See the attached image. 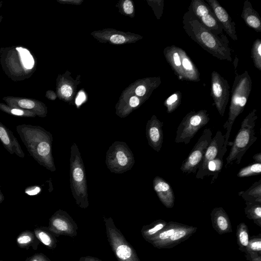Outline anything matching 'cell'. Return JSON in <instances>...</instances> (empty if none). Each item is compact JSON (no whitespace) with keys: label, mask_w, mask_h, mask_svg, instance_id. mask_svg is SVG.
<instances>
[{"label":"cell","mask_w":261,"mask_h":261,"mask_svg":"<svg viewBox=\"0 0 261 261\" xmlns=\"http://www.w3.org/2000/svg\"><path fill=\"white\" fill-rule=\"evenodd\" d=\"M16 241L19 247L28 249L30 247L36 250L37 248L39 240L36 238L34 232L30 230H25L19 234Z\"/></svg>","instance_id":"obj_20"},{"label":"cell","mask_w":261,"mask_h":261,"mask_svg":"<svg viewBox=\"0 0 261 261\" xmlns=\"http://www.w3.org/2000/svg\"><path fill=\"white\" fill-rule=\"evenodd\" d=\"M218 211L219 215L217 218V224L221 229L224 230L228 227L227 220H226L225 216L224 215H222V211L220 208H219Z\"/></svg>","instance_id":"obj_27"},{"label":"cell","mask_w":261,"mask_h":261,"mask_svg":"<svg viewBox=\"0 0 261 261\" xmlns=\"http://www.w3.org/2000/svg\"><path fill=\"white\" fill-rule=\"evenodd\" d=\"M34 232L37 239L49 248H54L55 240L50 233L42 228L34 229Z\"/></svg>","instance_id":"obj_25"},{"label":"cell","mask_w":261,"mask_h":261,"mask_svg":"<svg viewBox=\"0 0 261 261\" xmlns=\"http://www.w3.org/2000/svg\"><path fill=\"white\" fill-rule=\"evenodd\" d=\"M241 17L247 26L253 29L256 32H261L260 17L248 0H246L244 2Z\"/></svg>","instance_id":"obj_18"},{"label":"cell","mask_w":261,"mask_h":261,"mask_svg":"<svg viewBox=\"0 0 261 261\" xmlns=\"http://www.w3.org/2000/svg\"><path fill=\"white\" fill-rule=\"evenodd\" d=\"M153 189L161 202L168 207H172L175 196L171 186L163 178L156 176L153 181Z\"/></svg>","instance_id":"obj_16"},{"label":"cell","mask_w":261,"mask_h":261,"mask_svg":"<svg viewBox=\"0 0 261 261\" xmlns=\"http://www.w3.org/2000/svg\"><path fill=\"white\" fill-rule=\"evenodd\" d=\"M61 91L64 96L68 97L71 95L72 90L70 86L64 85L61 87Z\"/></svg>","instance_id":"obj_33"},{"label":"cell","mask_w":261,"mask_h":261,"mask_svg":"<svg viewBox=\"0 0 261 261\" xmlns=\"http://www.w3.org/2000/svg\"><path fill=\"white\" fill-rule=\"evenodd\" d=\"M0 110L8 114L20 117L33 118L37 116L30 111L11 107L2 102H0Z\"/></svg>","instance_id":"obj_22"},{"label":"cell","mask_w":261,"mask_h":261,"mask_svg":"<svg viewBox=\"0 0 261 261\" xmlns=\"http://www.w3.org/2000/svg\"><path fill=\"white\" fill-rule=\"evenodd\" d=\"M181 101V93L180 91H176L169 96L164 102L167 112L170 114L175 111L180 106Z\"/></svg>","instance_id":"obj_23"},{"label":"cell","mask_w":261,"mask_h":261,"mask_svg":"<svg viewBox=\"0 0 261 261\" xmlns=\"http://www.w3.org/2000/svg\"><path fill=\"white\" fill-rule=\"evenodd\" d=\"M211 95L221 116H223L230 95V86L228 81L217 71L211 73Z\"/></svg>","instance_id":"obj_10"},{"label":"cell","mask_w":261,"mask_h":261,"mask_svg":"<svg viewBox=\"0 0 261 261\" xmlns=\"http://www.w3.org/2000/svg\"><path fill=\"white\" fill-rule=\"evenodd\" d=\"M163 123L153 116L146 126V135L149 145L159 152L163 143Z\"/></svg>","instance_id":"obj_14"},{"label":"cell","mask_w":261,"mask_h":261,"mask_svg":"<svg viewBox=\"0 0 261 261\" xmlns=\"http://www.w3.org/2000/svg\"><path fill=\"white\" fill-rule=\"evenodd\" d=\"M224 141V135L221 131H218L215 136L212 138L206 148L201 165L196 174V178L203 179L207 175L208 165L217 156L223 145Z\"/></svg>","instance_id":"obj_12"},{"label":"cell","mask_w":261,"mask_h":261,"mask_svg":"<svg viewBox=\"0 0 261 261\" xmlns=\"http://www.w3.org/2000/svg\"><path fill=\"white\" fill-rule=\"evenodd\" d=\"M253 160L255 163H261V153H257L255 154L252 157Z\"/></svg>","instance_id":"obj_44"},{"label":"cell","mask_w":261,"mask_h":261,"mask_svg":"<svg viewBox=\"0 0 261 261\" xmlns=\"http://www.w3.org/2000/svg\"><path fill=\"white\" fill-rule=\"evenodd\" d=\"M125 40V38L120 35L115 34L112 35L110 38V41L115 44H122L124 42Z\"/></svg>","instance_id":"obj_31"},{"label":"cell","mask_w":261,"mask_h":261,"mask_svg":"<svg viewBox=\"0 0 261 261\" xmlns=\"http://www.w3.org/2000/svg\"><path fill=\"white\" fill-rule=\"evenodd\" d=\"M261 174V163H251L240 169L237 176L238 177H247Z\"/></svg>","instance_id":"obj_24"},{"label":"cell","mask_w":261,"mask_h":261,"mask_svg":"<svg viewBox=\"0 0 261 261\" xmlns=\"http://www.w3.org/2000/svg\"><path fill=\"white\" fill-rule=\"evenodd\" d=\"M81 261H101V260L98 259L97 258L91 257V256H86L85 257H83L81 259Z\"/></svg>","instance_id":"obj_43"},{"label":"cell","mask_w":261,"mask_h":261,"mask_svg":"<svg viewBox=\"0 0 261 261\" xmlns=\"http://www.w3.org/2000/svg\"><path fill=\"white\" fill-rule=\"evenodd\" d=\"M123 8L124 12L130 14L133 12V6L132 2L129 0H126L123 4Z\"/></svg>","instance_id":"obj_34"},{"label":"cell","mask_w":261,"mask_h":261,"mask_svg":"<svg viewBox=\"0 0 261 261\" xmlns=\"http://www.w3.org/2000/svg\"><path fill=\"white\" fill-rule=\"evenodd\" d=\"M146 88L143 85L139 86L135 91L136 94L139 96H143L146 93Z\"/></svg>","instance_id":"obj_39"},{"label":"cell","mask_w":261,"mask_h":261,"mask_svg":"<svg viewBox=\"0 0 261 261\" xmlns=\"http://www.w3.org/2000/svg\"><path fill=\"white\" fill-rule=\"evenodd\" d=\"M186 234V232L184 230H179L176 232H175L171 237L170 239L172 241L177 240L185 236Z\"/></svg>","instance_id":"obj_36"},{"label":"cell","mask_w":261,"mask_h":261,"mask_svg":"<svg viewBox=\"0 0 261 261\" xmlns=\"http://www.w3.org/2000/svg\"><path fill=\"white\" fill-rule=\"evenodd\" d=\"M251 57L254 66L261 70V40L259 38L253 42L251 50Z\"/></svg>","instance_id":"obj_26"},{"label":"cell","mask_w":261,"mask_h":261,"mask_svg":"<svg viewBox=\"0 0 261 261\" xmlns=\"http://www.w3.org/2000/svg\"><path fill=\"white\" fill-rule=\"evenodd\" d=\"M261 242L260 241L254 242L251 244V248L253 250L260 251L261 247Z\"/></svg>","instance_id":"obj_41"},{"label":"cell","mask_w":261,"mask_h":261,"mask_svg":"<svg viewBox=\"0 0 261 261\" xmlns=\"http://www.w3.org/2000/svg\"><path fill=\"white\" fill-rule=\"evenodd\" d=\"M140 101L138 97L136 96L132 97L129 100V105L132 107H136L139 104Z\"/></svg>","instance_id":"obj_40"},{"label":"cell","mask_w":261,"mask_h":261,"mask_svg":"<svg viewBox=\"0 0 261 261\" xmlns=\"http://www.w3.org/2000/svg\"><path fill=\"white\" fill-rule=\"evenodd\" d=\"M234 65L235 77L231 89V96L229 107L228 116L223 127L226 130L224 135V141L222 148L227 151V146L231 128L238 116L244 111L248 100L251 89L252 80L247 71L238 74Z\"/></svg>","instance_id":"obj_4"},{"label":"cell","mask_w":261,"mask_h":261,"mask_svg":"<svg viewBox=\"0 0 261 261\" xmlns=\"http://www.w3.org/2000/svg\"><path fill=\"white\" fill-rule=\"evenodd\" d=\"M238 195L245 201L261 203V179L254 182L248 189L239 192Z\"/></svg>","instance_id":"obj_19"},{"label":"cell","mask_w":261,"mask_h":261,"mask_svg":"<svg viewBox=\"0 0 261 261\" xmlns=\"http://www.w3.org/2000/svg\"><path fill=\"white\" fill-rule=\"evenodd\" d=\"M205 2L209 6L214 13L217 20L223 28V31L232 40L237 41L236 23L232 20L227 11L217 0H206Z\"/></svg>","instance_id":"obj_11"},{"label":"cell","mask_w":261,"mask_h":261,"mask_svg":"<svg viewBox=\"0 0 261 261\" xmlns=\"http://www.w3.org/2000/svg\"><path fill=\"white\" fill-rule=\"evenodd\" d=\"M0 261H3V260H0Z\"/></svg>","instance_id":"obj_48"},{"label":"cell","mask_w":261,"mask_h":261,"mask_svg":"<svg viewBox=\"0 0 261 261\" xmlns=\"http://www.w3.org/2000/svg\"><path fill=\"white\" fill-rule=\"evenodd\" d=\"M41 191V188L38 186H32L27 187L24 192L26 194L30 196H34L38 194Z\"/></svg>","instance_id":"obj_30"},{"label":"cell","mask_w":261,"mask_h":261,"mask_svg":"<svg viewBox=\"0 0 261 261\" xmlns=\"http://www.w3.org/2000/svg\"><path fill=\"white\" fill-rule=\"evenodd\" d=\"M0 64L4 73L14 82L29 79L36 69L33 54L21 46L1 48Z\"/></svg>","instance_id":"obj_3"},{"label":"cell","mask_w":261,"mask_h":261,"mask_svg":"<svg viewBox=\"0 0 261 261\" xmlns=\"http://www.w3.org/2000/svg\"><path fill=\"white\" fill-rule=\"evenodd\" d=\"M72 176L74 180L78 182L83 181L84 177L83 170L80 167H76L72 172Z\"/></svg>","instance_id":"obj_29"},{"label":"cell","mask_w":261,"mask_h":261,"mask_svg":"<svg viewBox=\"0 0 261 261\" xmlns=\"http://www.w3.org/2000/svg\"><path fill=\"white\" fill-rule=\"evenodd\" d=\"M182 24L186 34L204 50L220 60L232 61V50L224 33L220 35L214 34L202 25L188 10L183 15Z\"/></svg>","instance_id":"obj_1"},{"label":"cell","mask_w":261,"mask_h":261,"mask_svg":"<svg viewBox=\"0 0 261 261\" xmlns=\"http://www.w3.org/2000/svg\"><path fill=\"white\" fill-rule=\"evenodd\" d=\"M257 119L256 110L253 109L242 121L240 128L234 139L226 158V168L234 162L237 165L240 164L244 155L256 141L255 126Z\"/></svg>","instance_id":"obj_5"},{"label":"cell","mask_w":261,"mask_h":261,"mask_svg":"<svg viewBox=\"0 0 261 261\" xmlns=\"http://www.w3.org/2000/svg\"><path fill=\"white\" fill-rule=\"evenodd\" d=\"M29 261H48V259L42 253H36L32 256Z\"/></svg>","instance_id":"obj_32"},{"label":"cell","mask_w":261,"mask_h":261,"mask_svg":"<svg viewBox=\"0 0 261 261\" xmlns=\"http://www.w3.org/2000/svg\"><path fill=\"white\" fill-rule=\"evenodd\" d=\"M5 200V196L0 189V204H1Z\"/></svg>","instance_id":"obj_45"},{"label":"cell","mask_w":261,"mask_h":261,"mask_svg":"<svg viewBox=\"0 0 261 261\" xmlns=\"http://www.w3.org/2000/svg\"><path fill=\"white\" fill-rule=\"evenodd\" d=\"M3 18V16L2 15H0V23L1 22Z\"/></svg>","instance_id":"obj_46"},{"label":"cell","mask_w":261,"mask_h":261,"mask_svg":"<svg viewBox=\"0 0 261 261\" xmlns=\"http://www.w3.org/2000/svg\"><path fill=\"white\" fill-rule=\"evenodd\" d=\"M240 240L243 246H246L248 245V235L246 231L244 230L241 232L240 233Z\"/></svg>","instance_id":"obj_35"},{"label":"cell","mask_w":261,"mask_h":261,"mask_svg":"<svg viewBox=\"0 0 261 261\" xmlns=\"http://www.w3.org/2000/svg\"><path fill=\"white\" fill-rule=\"evenodd\" d=\"M175 232L174 229H169L161 233L159 237L162 240H165L171 237Z\"/></svg>","instance_id":"obj_37"},{"label":"cell","mask_w":261,"mask_h":261,"mask_svg":"<svg viewBox=\"0 0 261 261\" xmlns=\"http://www.w3.org/2000/svg\"><path fill=\"white\" fill-rule=\"evenodd\" d=\"M226 152V151L221 148L217 156L208 165L207 176H213L211 184L215 181L221 171L223 163V158Z\"/></svg>","instance_id":"obj_21"},{"label":"cell","mask_w":261,"mask_h":261,"mask_svg":"<svg viewBox=\"0 0 261 261\" xmlns=\"http://www.w3.org/2000/svg\"><path fill=\"white\" fill-rule=\"evenodd\" d=\"M188 11L192 12L200 23L217 35L223 34V29L207 4L203 0H193Z\"/></svg>","instance_id":"obj_9"},{"label":"cell","mask_w":261,"mask_h":261,"mask_svg":"<svg viewBox=\"0 0 261 261\" xmlns=\"http://www.w3.org/2000/svg\"><path fill=\"white\" fill-rule=\"evenodd\" d=\"M164 226V225L162 223L158 224L156 225L153 227L149 229L146 233H147L149 235H152L154 233H156L159 230H161Z\"/></svg>","instance_id":"obj_38"},{"label":"cell","mask_w":261,"mask_h":261,"mask_svg":"<svg viewBox=\"0 0 261 261\" xmlns=\"http://www.w3.org/2000/svg\"><path fill=\"white\" fill-rule=\"evenodd\" d=\"M108 240L119 261H139L130 245L111 219L105 220Z\"/></svg>","instance_id":"obj_7"},{"label":"cell","mask_w":261,"mask_h":261,"mask_svg":"<svg viewBox=\"0 0 261 261\" xmlns=\"http://www.w3.org/2000/svg\"><path fill=\"white\" fill-rule=\"evenodd\" d=\"M16 129L31 156L40 165L54 171L49 132L39 126L27 124L18 125Z\"/></svg>","instance_id":"obj_2"},{"label":"cell","mask_w":261,"mask_h":261,"mask_svg":"<svg viewBox=\"0 0 261 261\" xmlns=\"http://www.w3.org/2000/svg\"><path fill=\"white\" fill-rule=\"evenodd\" d=\"M85 99V95L84 93L80 92L76 99V103L77 105H80Z\"/></svg>","instance_id":"obj_42"},{"label":"cell","mask_w":261,"mask_h":261,"mask_svg":"<svg viewBox=\"0 0 261 261\" xmlns=\"http://www.w3.org/2000/svg\"><path fill=\"white\" fill-rule=\"evenodd\" d=\"M2 99L7 105L11 107L30 111L41 117L46 115V109L45 105L35 99L15 96H5Z\"/></svg>","instance_id":"obj_13"},{"label":"cell","mask_w":261,"mask_h":261,"mask_svg":"<svg viewBox=\"0 0 261 261\" xmlns=\"http://www.w3.org/2000/svg\"><path fill=\"white\" fill-rule=\"evenodd\" d=\"M0 141L11 154L23 158L25 156L21 147L13 133L0 121Z\"/></svg>","instance_id":"obj_15"},{"label":"cell","mask_w":261,"mask_h":261,"mask_svg":"<svg viewBox=\"0 0 261 261\" xmlns=\"http://www.w3.org/2000/svg\"><path fill=\"white\" fill-rule=\"evenodd\" d=\"M116 157L117 163L121 166H125L128 163V159L126 154L121 151H119L116 153Z\"/></svg>","instance_id":"obj_28"},{"label":"cell","mask_w":261,"mask_h":261,"mask_svg":"<svg viewBox=\"0 0 261 261\" xmlns=\"http://www.w3.org/2000/svg\"><path fill=\"white\" fill-rule=\"evenodd\" d=\"M3 4V2L0 1V8L2 6Z\"/></svg>","instance_id":"obj_47"},{"label":"cell","mask_w":261,"mask_h":261,"mask_svg":"<svg viewBox=\"0 0 261 261\" xmlns=\"http://www.w3.org/2000/svg\"><path fill=\"white\" fill-rule=\"evenodd\" d=\"M210 120L206 110L191 111L182 118L177 127L175 142L188 144L198 131Z\"/></svg>","instance_id":"obj_6"},{"label":"cell","mask_w":261,"mask_h":261,"mask_svg":"<svg viewBox=\"0 0 261 261\" xmlns=\"http://www.w3.org/2000/svg\"><path fill=\"white\" fill-rule=\"evenodd\" d=\"M212 132L210 128L204 129L202 135L183 161L180 170L186 174H195L200 167L205 151L212 139Z\"/></svg>","instance_id":"obj_8"},{"label":"cell","mask_w":261,"mask_h":261,"mask_svg":"<svg viewBox=\"0 0 261 261\" xmlns=\"http://www.w3.org/2000/svg\"><path fill=\"white\" fill-rule=\"evenodd\" d=\"M48 229L56 234L74 236L75 229L71 222L58 212L49 220Z\"/></svg>","instance_id":"obj_17"}]
</instances>
